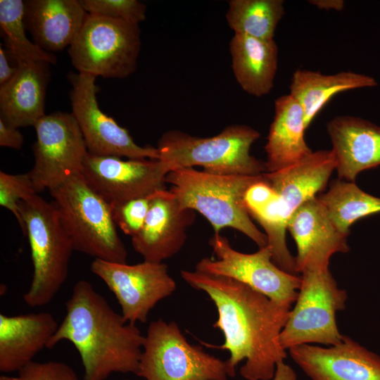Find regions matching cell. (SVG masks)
<instances>
[{"instance_id": "7402d4cb", "label": "cell", "mask_w": 380, "mask_h": 380, "mask_svg": "<svg viewBox=\"0 0 380 380\" xmlns=\"http://www.w3.org/2000/svg\"><path fill=\"white\" fill-rule=\"evenodd\" d=\"M335 169L332 150H318L293 165L262 176L281 197L289 220L302 204L325 188Z\"/></svg>"}, {"instance_id": "7a4b0ae2", "label": "cell", "mask_w": 380, "mask_h": 380, "mask_svg": "<svg viewBox=\"0 0 380 380\" xmlns=\"http://www.w3.org/2000/svg\"><path fill=\"white\" fill-rule=\"evenodd\" d=\"M66 314L47 348L63 340L78 351L83 380H106L113 373L137 374L145 340L86 280H80L65 303Z\"/></svg>"}, {"instance_id": "3957f363", "label": "cell", "mask_w": 380, "mask_h": 380, "mask_svg": "<svg viewBox=\"0 0 380 380\" xmlns=\"http://www.w3.org/2000/svg\"><path fill=\"white\" fill-rule=\"evenodd\" d=\"M262 179V175H217L186 167L169 172L165 181L179 205L201 213L215 234L230 227L262 248L267 246V236L254 224L244 203L248 189Z\"/></svg>"}, {"instance_id": "277c9868", "label": "cell", "mask_w": 380, "mask_h": 380, "mask_svg": "<svg viewBox=\"0 0 380 380\" xmlns=\"http://www.w3.org/2000/svg\"><path fill=\"white\" fill-rule=\"evenodd\" d=\"M259 138L258 131L245 125L227 126L210 137L170 130L161 136L156 148L159 160L171 171L201 166L213 174L259 176L267 172L265 162L250 153Z\"/></svg>"}, {"instance_id": "8fae6325", "label": "cell", "mask_w": 380, "mask_h": 380, "mask_svg": "<svg viewBox=\"0 0 380 380\" xmlns=\"http://www.w3.org/2000/svg\"><path fill=\"white\" fill-rule=\"evenodd\" d=\"M34 163L28 172L37 193L57 187L69 177L81 173L87 154L80 127L72 113L45 115L34 125Z\"/></svg>"}, {"instance_id": "9c48e42d", "label": "cell", "mask_w": 380, "mask_h": 380, "mask_svg": "<svg viewBox=\"0 0 380 380\" xmlns=\"http://www.w3.org/2000/svg\"><path fill=\"white\" fill-rule=\"evenodd\" d=\"M137 376L145 380H228L226 361L190 344L177 324L150 322Z\"/></svg>"}, {"instance_id": "603a6c76", "label": "cell", "mask_w": 380, "mask_h": 380, "mask_svg": "<svg viewBox=\"0 0 380 380\" xmlns=\"http://www.w3.org/2000/svg\"><path fill=\"white\" fill-rule=\"evenodd\" d=\"M274 117L265 151L267 172H275L293 165L312 153L305 140L303 110L289 94L274 101Z\"/></svg>"}, {"instance_id": "5bb4252c", "label": "cell", "mask_w": 380, "mask_h": 380, "mask_svg": "<svg viewBox=\"0 0 380 380\" xmlns=\"http://www.w3.org/2000/svg\"><path fill=\"white\" fill-rule=\"evenodd\" d=\"M171 170L160 160L98 156L89 153L81 174L87 184L109 204L147 197L166 189Z\"/></svg>"}, {"instance_id": "83f0119b", "label": "cell", "mask_w": 380, "mask_h": 380, "mask_svg": "<svg viewBox=\"0 0 380 380\" xmlns=\"http://www.w3.org/2000/svg\"><path fill=\"white\" fill-rule=\"evenodd\" d=\"M284 4L282 0H230L226 20L234 34L274 39L284 15Z\"/></svg>"}, {"instance_id": "ffe728a7", "label": "cell", "mask_w": 380, "mask_h": 380, "mask_svg": "<svg viewBox=\"0 0 380 380\" xmlns=\"http://www.w3.org/2000/svg\"><path fill=\"white\" fill-rule=\"evenodd\" d=\"M58 325L49 312L0 314V371L19 372L47 348Z\"/></svg>"}, {"instance_id": "ba28073f", "label": "cell", "mask_w": 380, "mask_h": 380, "mask_svg": "<svg viewBox=\"0 0 380 380\" xmlns=\"http://www.w3.org/2000/svg\"><path fill=\"white\" fill-rule=\"evenodd\" d=\"M140 49L139 25L87 13L68 54L78 72L122 79L136 70Z\"/></svg>"}, {"instance_id": "d4e9b609", "label": "cell", "mask_w": 380, "mask_h": 380, "mask_svg": "<svg viewBox=\"0 0 380 380\" xmlns=\"http://www.w3.org/2000/svg\"><path fill=\"white\" fill-rule=\"evenodd\" d=\"M246 208L262 227L273 262L284 271L296 274V260L286 244L288 217L279 195L262 179L252 184L244 196Z\"/></svg>"}, {"instance_id": "e0dca14e", "label": "cell", "mask_w": 380, "mask_h": 380, "mask_svg": "<svg viewBox=\"0 0 380 380\" xmlns=\"http://www.w3.org/2000/svg\"><path fill=\"white\" fill-rule=\"evenodd\" d=\"M287 230L297 248L296 270L329 267L330 258L350 250L348 236L330 219L318 196L302 204L290 217Z\"/></svg>"}, {"instance_id": "30bf717a", "label": "cell", "mask_w": 380, "mask_h": 380, "mask_svg": "<svg viewBox=\"0 0 380 380\" xmlns=\"http://www.w3.org/2000/svg\"><path fill=\"white\" fill-rule=\"evenodd\" d=\"M217 260L201 259L196 270L238 281L279 304L291 308L296 300L301 277L288 273L272 261L268 246L253 253L234 249L228 239L219 234L209 240Z\"/></svg>"}, {"instance_id": "d6986e66", "label": "cell", "mask_w": 380, "mask_h": 380, "mask_svg": "<svg viewBox=\"0 0 380 380\" xmlns=\"http://www.w3.org/2000/svg\"><path fill=\"white\" fill-rule=\"evenodd\" d=\"M15 60V73L0 86V119L15 128L34 127L46 115L50 64L27 58Z\"/></svg>"}, {"instance_id": "52a82bcc", "label": "cell", "mask_w": 380, "mask_h": 380, "mask_svg": "<svg viewBox=\"0 0 380 380\" xmlns=\"http://www.w3.org/2000/svg\"><path fill=\"white\" fill-rule=\"evenodd\" d=\"M295 305L280 334L286 350L301 345L339 343L343 336L338 329L336 312L343 310L348 299L339 289L329 267L304 269Z\"/></svg>"}, {"instance_id": "f1b7e54d", "label": "cell", "mask_w": 380, "mask_h": 380, "mask_svg": "<svg viewBox=\"0 0 380 380\" xmlns=\"http://www.w3.org/2000/svg\"><path fill=\"white\" fill-rule=\"evenodd\" d=\"M0 27L14 59L27 58L55 64L57 58L31 42L25 34L24 1L0 0Z\"/></svg>"}, {"instance_id": "9a60e30c", "label": "cell", "mask_w": 380, "mask_h": 380, "mask_svg": "<svg viewBox=\"0 0 380 380\" xmlns=\"http://www.w3.org/2000/svg\"><path fill=\"white\" fill-rule=\"evenodd\" d=\"M293 362L311 380H380V356L348 336L329 348H290Z\"/></svg>"}, {"instance_id": "cb8c5ba5", "label": "cell", "mask_w": 380, "mask_h": 380, "mask_svg": "<svg viewBox=\"0 0 380 380\" xmlns=\"http://www.w3.org/2000/svg\"><path fill=\"white\" fill-rule=\"evenodd\" d=\"M234 76L247 94L261 97L274 87L278 65L274 39H260L234 34L229 42Z\"/></svg>"}, {"instance_id": "d590c367", "label": "cell", "mask_w": 380, "mask_h": 380, "mask_svg": "<svg viewBox=\"0 0 380 380\" xmlns=\"http://www.w3.org/2000/svg\"><path fill=\"white\" fill-rule=\"evenodd\" d=\"M271 380H297V376L291 366L281 362L277 365L274 375Z\"/></svg>"}, {"instance_id": "7c38bea8", "label": "cell", "mask_w": 380, "mask_h": 380, "mask_svg": "<svg viewBox=\"0 0 380 380\" xmlns=\"http://www.w3.org/2000/svg\"><path fill=\"white\" fill-rule=\"evenodd\" d=\"M68 78L72 84L71 113L80 127L89 153L127 159L159 160L157 148L139 146L125 128L101 110L96 99V77L70 72Z\"/></svg>"}, {"instance_id": "ac0fdd59", "label": "cell", "mask_w": 380, "mask_h": 380, "mask_svg": "<svg viewBox=\"0 0 380 380\" xmlns=\"http://www.w3.org/2000/svg\"><path fill=\"white\" fill-rule=\"evenodd\" d=\"M339 179L354 182L363 170L380 165V126L361 118L338 115L327 124Z\"/></svg>"}, {"instance_id": "f546056e", "label": "cell", "mask_w": 380, "mask_h": 380, "mask_svg": "<svg viewBox=\"0 0 380 380\" xmlns=\"http://www.w3.org/2000/svg\"><path fill=\"white\" fill-rule=\"evenodd\" d=\"M35 194L37 193L28 172L11 175L0 172V205L13 213L23 234L25 224L18 203Z\"/></svg>"}, {"instance_id": "484cf974", "label": "cell", "mask_w": 380, "mask_h": 380, "mask_svg": "<svg viewBox=\"0 0 380 380\" xmlns=\"http://www.w3.org/2000/svg\"><path fill=\"white\" fill-rule=\"evenodd\" d=\"M376 85L377 82L374 77L350 70L324 75L319 71L297 69L291 77L289 94L301 106L308 128L334 95L348 90Z\"/></svg>"}, {"instance_id": "4dcf8cb0", "label": "cell", "mask_w": 380, "mask_h": 380, "mask_svg": "<svg viewBox=\"0 0 380 380\" xmlns=\"http://www.w3.org/2000/svg\"><path fill=\"white\" fill-rule=\"evenodd\" d=\"M87 13L137 24L146 20V5L137 0H80Z\"/></svg>"}, {"instance_id": "44dd1931", "label": "cell", "mask_w": 380, "mask_h": 380, "mask_svg": "<svg viewBox=\"0 0 380 380\" xmlns=\"http://www.w3.org/2000/svg\"><path fill=\"white\" fill-rule=\"evenodd\" d=\"M87 13L77 0L24 1V23L34 43L53 53L71 44Z\"/></svg>"}, {"instance_id": "8992f818", "label": "cell", "mask_w": 380, "mask_h": 380, "mask_svg": "<svg viewBox=\"0 0 380 380\" xmlns=\"http://www.w3.org/2000/svg\"><path fill=\"white\" fill-rule=\"evenodd\" d=\"M49 191L75 251L94 259L127 263V252L110 204L87 184L81 173Z\"/></svg>"}, {"instance_id": "6da1fadb", "label": "cell", "mask_w": 380, "mask_h": 380, "mask_svg": "<svg viewBox=\"0 0 380 380\" xmlns=\"http://www.w3.org/2000/svg\"><path fill=\"white\" fill-rule=\"evenodd\" d=\"M180 274L192 288L207 293L216 307L218 317L213 327L224 337L216 348L229 352V376H235L236 366L246 360L240 369L243 379L271 380L277 365L287 357L280 334L291 307L231 278L196 270H182Z\"/></svg>"}, {"instance_id": "d6a6232c", "label": "cell", "mask_w": 380, "mask_h": 380, "mask_svg": "<svg viewBox=\"0 0 380 380\" xmlns=\"http://www.w3.org/2000/svg\"><path fill=\"white\" fill-rule=\"evenodd\" d=\"M23 380H80L68 365L57 361L31 362L18 372Z\"/></svg>"}, {"instance_id": "8d00e7d4", "label": "cell", "mask_w": 380, "mask_h": 380, "mask_svg": "<svg viewBox=\"0 0 380 380\" xmlns=\"http://www.w3.org/2000/svg\"><path fill=\"white\" fill-rule=\"evenodd\" d=\"M308 3L321 10L341 11L344 8L343 0H310Z\"/></svg>"}, {"instance_id": "e575fe53", "label": "cell", "mask_w": 380, "mask_h": 380, "mask_svg": "<svg viewBox=\"0 0 380 380\" xmlns=\"http://www.w3.org/2000/svg\"><path fill=\"white\" fill-rule=\"evenodd\" d=\"M16 66L11 67L6 51L0 47V86L9 81L16 72Z\"/></svg>"}, {"instance_id": "5b68a950", "label": "cell", "mask_w": 380, "mask_h": 380, "mask_svg": "<svg viewBox=\"0 0 380 380\" xmlns=\"http://www.w3.org/2000/svg\"><path fill=\"white\" fill-rule=\"evenodd\" d=\"M18 207L34 268L23 300L30 307L46 305L67 279L73 244L54 204L35 194L20 201Z\"/></svg>"}, {"instance_id": "f35d334b", "label": "cell", "mask_w": 380, "mask_h": 380, "mask_svg": "<svg viewBox=\"0 0 380 380\" xmlns=\"http://www.w3.org/2000/svg\"><path fill=\"white\" fill-rule=\"evenodd\" d=\"M123 380H129V379H123Z\"/></svg>"}, {"instance_id": "4fadbf2b", "label": "cell", "mask_w": 380, "mask_h": 380, "mask_svg": "<svg viewBox=\"0 0 380 380\" xmlns=\"http://www.w3.org/2000/svg\"><path fill=\"white\" fill-rule=\"evenodd\" d=\"M91 270L114 294L124 319L132 324L145 323L150 311L177 287L163 262L128 265L94 259Z\"/></svg>"}, {"instance_id": "2e32d148", "label": "cell", "mask_w": 380, "mask_h": 380, "mask_svg": "<svg viewBox=\"0 0 380 380\" xmlns=\"http://www.w3.org/2000/svg\"><path fill=\"white\" fill-rule=\"evenodd\" d=\"M196 212L182 208L170 190L155 192L141 229L131 237L132 247L146 261L163 262L184 246Z\"/></svg>"}, {"instance_id": "4316f807", "label": "cell", "mask_w": 380, "mask_h": 380, "mask_svg": "<svg viewBox=\"0 0 380 380\" xmlns=\"http://www.w3.org/2000/svg\"><path fill=\"white\" fill-rule=\"evenodd\" d=\"M318 198L336 227L348 235L355 221L380 213V198L363 191L355 182L334 179Z\"/></svg>"}, {"instance_id": "74e56055", "label": "cell", "mask_w": 380, "mask_h": 380, "mask_svg": "<svg viewBox=\"0 0 380 380\" xmlns=\"http://www.w3.org/2000/svg\"><path fill=\"white\" fill-rule=\"evenodd\" d=\"M0 380H23L19 376L18 377L15 376H8L6 375H1L0 376Z\"/></svg>"}, {"instance_id": "836d02e7", "label": "cell", "mask_w": 380, "mask_h": 380, "mask_svg": "<svg viewBox=\"0 0 380 380\" xmlns=\"http://www.w3.org/2000/svg\"><path fill=\"white\" fill-rule=\"evenodd\" d=\"M24 137L21 132L0 119V146L16 150L22 148Z\"/></svg>"}, {"instance_id": "1f68e13d", "label": "cell", "mask_w": 380, "mask_h": 380, "mask_svg": "<svg viewBox=\"0 0 380 380\" xmlns=\"http://www.w3.org/2000/svg\"><path fill=\"white\" fill-rule=\"evenodd\" d=\"M151 196L110 204L115 224L126 235L132 237L141 229L149 210Z\"/></svg>"}]
</instances>
